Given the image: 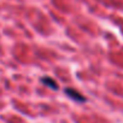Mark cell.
I'll list each match as a JSON object with an SVG mask.
<instances>
[{
  "mask_svg": "<svg viewBox=\"0 0 123 123\" xmlns=\"http://www.w3.org/2000/svg\"><path fill=\"white\" fill-rule=\"evenodd\" d=\"M65 94H67L70 99H73V100H75V101L82 103V101L86 100V98H85L81 93H79L77 91H75V89H73V88H67V89H65Z\"/></svg>",
  "mask_w": 123,
  "mask_h": 123,
  "instance_id": "1",
  "label": "cell"
},
{
  "mask_svg": "<svg viewBox=\"0 0 123 123\" xmlns=\"http://www.w3.org/2000/svg\"><path fill=\"white\" fill-rule=\"evenodd\" d=\"M41 81H42V83H43V85L48 86L49 88H52V89H54V91H55V89H58V85H57V83H55L51 77H42V80H41Z\"/></svg>",
  "mask_w": 123,
  "mask_h": 123,
  "instance_id": "2",
  "label": "cell"
}]
</instances>
